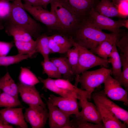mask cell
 Instances as JSON below:
<instances>
[{
	"label": "cell",
	"instance_id": "6da1fadb",
	"mask_svg": "<svg viewBox=\"0 0 128 128\" xmlns=\"http://www.w3.org/2000/svg\"><path fill=\"white\" fill-rule=\"evenodd\" d=\"M115 34L103 32L88 15L73 34L74 37L73 38L78 44L90 50L96 48L101 42Z\"/></svg>",
	"mask_w": 128,
	"mask_h": 128
},
{
	"label": "cell",
	"instance_id": "7a4b0ae2",
	"mask_svg": "<svg viewBox=\"0 0 128 128\" xmlns=\"http://www.w3.org/2000/svg\"><path fill=\"white\" fill-rule=\"evenodd\" d=\"M22 0H14L11 3L9 21L20 27L36 39L40 35L41 26L27 14Z\"/></svg>",
	"mask_w": 128,
	"mask_h": 128
},
{
	"label": "cell",
	"instance_id": "3957f363",
	"mask_svg": "<svg viewBox=\"0 0 128 128\" xmlns=\"http://www.w3.org/2000/svg\"><path fill=\"white\" fill-rule=\"evenodd\" d=\"M50 4V11L56 17L61 32L73 34L83 21L60 0H53Z\"/></svg>",
	"mask_w": 128,
	"mask_h": 128
},
{
	"label": "cell",
	"instance_id": "277c9868",
	"mask_svg": "<svg viewBox=\"0 0 128 128\" xmlns=\"http://www.w3.org/2000/svg\"><path fill=\"white\" fill-rule=\"evenodd\" d=\"M112 74V70L105 67L95 70L86 71L82 73L75 80L74 85L77 86L79 83L80 88L86 91L87 99H90L95 89L103 83L107 77Z\"/></svg>",
	"mask_w": 128,
	"mask_h": 128
},
{
	"label": "cell",
	"instance_id": "5b68a950",
	"mask_svg": "<svg viewBox=\"0 0 128 128\" xmlns=\"http://www.w3.org/2000/svg\"><path fill=\"white\" fill-rule=\"evenodd\" d=\"M73 45L78 48L79 59L77 66L74 73L75 80L83 72L92 67L99 66L107 67L109 63L107 59H103L95 55L90 50L77 44L72 37H69Z\"/></svg>",
	"mask_w": 128,
	"mask_h": 128
},
{
	"label": "cell",
	"instance_id": "8992f818",
	"mask_svg": "<svg viewBox=\"0 0 128 128\" xmlns=\"http://www.w3.org/2000/svg\"><path fill=\"white\" fill-rule=\"evenodd\" d=\"M23 5L26 11L35 19L44 24L51 30L61 32L59 22L53 12L42 7L33 6L24 3Z\"/></svg>",
	"mask_w": 128,
	"mask_h": 128
},
{
	"label": "cell",
	"instance_id": "52a82bcc",
	"mask_svg": "<svg viewBox=\"0 0 128 128\" xmlns=\"http://www.w3.org/2000/svg\"><path fill=\"white\" fill-rule=\"evenodd\" d=\"M89 15L94 23L101 30H105L112 33L120 34V27L124 26L128 28V19H119L115 21L110 17L102 15L92 8Z\"/></svg>",
	"mask_w": 128,
	"mask_h": 128
},
{
	"label": "cell",
	"instance_id": "ba28073f",
	"mask_svg": "<svg viewBox=\"0 0 128 128\" xmlns=\"http://www.w3.org/2000/svg\"><path fill=\"white\" fill-rule=\"evenodd\" d=\"M44 100L49 110L48 123L50 128H72L70 115L50 103L43 94L41 95Z\"/></svg>",
	"mask_w": 128,
	"mask_h": 128
},
{
	"label": "cell",
	"instance_id": "9c48e42d",
	"mask_svg": "<svg viewBox=\"0 0 128 128\" xmlns=\"http://www.w3.org/2000/svg\"><path fill=\"white\" fill-rule=\"evenodd\" d=\"M25 121L32 128H44L48 119L46 107L38 105H29L24 114Z\"/></svg>",
	"mask_w": 128,
	"mask_h": 128
},
{
	"label": "cell",
	"instance_id": "30bf717a",
	"mask_svg": "<svg viewBox=\"0 0 128 128\" xmlns=\"http://www.w3.org/2000/svg\"><path fill=\"white\" fill-rule=\"evenodd\" d=\"M91 98L94 102H98L102 105L128 126V111L109 99L104 91H94L91 94Z\"/></svg>",
	"mask_w": 128,
	"mask_h": 128
},
{
	"label": "cell",
	"instance_id": "8fae6325",
	"mask_svg": "<svg viewBox=\"0 0 128 128\" xmlns=\"http://www.w3.org/2000/svg\"><path fill=\"white\" fill-rule=\"evenodd\" d=\"M104 91L106 96L111 99L123 102L128 106V93L118 81L111 75L106 78L104 82Z\"/></svg>",
	"mask_w": 128,
	"mask_h": 128
},
{
	"label": "cell",
	"instance_id": "7c38bea8",
	"mask_svg": "<svg viewBox=\"0 0 128 128\" xmlns=\"http://www.w3.org/2000/svg\"><path fill=\"white\" fill-rule=\"evenodd\" d=\"M79 105L82 108L79 112L80 118L84 121L99 124H103L101 116L96 106L87 100L86 94L80 96Z\"/></svg>",
	"mask_w": 128,
	"mask_h": 128
},
{
	"label": "cell",
	"instance_id": "4fadbf2b",
	"mask_svg": "<svg viewBox=\"0 0 128 128\" xmlns=\"http://www.w3.org/2000/svg\"><path fill=\"white\" fill-rule=\"evenodd\" d=\"M77 99L74 97L66 98L58 97L51 94L48 100L53 105L69 115L74 114L78 118H80Z\"/></svg>",
	"mask_w": 128,
	"mask_h": 128
},
{
	"label": "cell",
	"instance_id": "5bb4252c",
	"mask_svg": "<svg viewBox=\"0 0 128 128\" xmlns=\"http://www.w3.org/2000/svg\"><path fill=\"white\" fill-rule=\"evenodd\" d=\"M60 0L83 21L98 3L96 0Z\"/></svg>",
	"mask_w": 128,
	"mask_h": 128
},
{
	"label": "cell",
	"instance_id": "9a60e30c",
	"mask_svg": "<svg viewBox=\"0 0 128 128\" xmlns=\"http://www.w3.org/2000/svg\"><path fill=\"white\" fill-rule=\"evenodd\" d=\"M23 108L7 107L0 110V119L5 123L21 128H28L25 121Z\"/></svg>",
	"mask_w": 128,
	"mask_h": 128
},
{
	"label": "cell",
	"instance_id": "2e32d148",
	"mask_svg": "<svg viewBox=\"0 0 128 128\" xmlns=\"http://www.w3.org/2000/svg\"><path fill=\"white\" fill-rule=\"evenodd\" d=\"M19 94L23 101L28 105H38L46 107L39 92L35 86H28L20 82L17 84Z\"/></svg>",
	"mask_w": 128,
	"mask_h": 128
},
{
	"label": "cell",
	"instance_id": "e0dca14e",
	"mask_svg": "<svg viewBox=\"0 0 128 128\" xmlns=\"http://www.w3.org/2000/svg\"><path fill=\"white\" fill-rule=\"evenodd\" d=\"M100 113L105 128H126L128 126L122 123L112 112L100 103L94 102Z\"/></svg>",
	"mask_w": 128,
	"mask_h": 128
},
{
	"label": "cell",
	"instance_id": "ac0fdd59",
	"mask_svg": "<svg viewBox=\"0 0 128 128\" xmlns=\"http://www.w3.org/2000/svg\"><path fill=\"white\" fill-rule=\"evenodd\" d=\"M94 9L100 14L108 17H126L119 12L117 7L111 0H101Z\"/></svg>",
	"mask_w": 128,
	"mask_h": 128
},
{
	"label": "cell",
	"instance_id": "d6986e66",
	"mask_svg": "<svg viewBox=\"0 0 128 128\" xmlns=\"http://www.w3.org/2000/svg\"><path fill=\"white\" fill-rule=\"evenodd\" d=\"M120 35L115 33L112 37L100 43L96 48L90 50L93 53L97 54L99 57L107 59L112 50L113 45Z\"/></svg>",
	"mask_w": 128,
	"mask_h": 128
},
{
	"label": "cell",
	"instance_id": "ffe728a7",
	"mask_svg": "<svg viewBox=\"0 0 128 128\" xmlns=\"http://www.w3.org/2000/svg\"><path fill=\"white\" fill-rule=\"evenodd\" d=\"M38 78L40 82L43 84L44 89L49 90L64 97H74L79 100L80 99V96L75 92L57 86L55 84L54 79L48 77L46 79H43L39 76Z\"/></svg>",
	"mask_w": 128,
	"mask_h": 128
},
{
	"label": "cell",
	"instance_id": "44dd1931",
	"mask_svg": "<svg viewBox=\"0 0 128 128\" xmlns=\"http://www.w3.org/2000/svg\"><path fill=\"white\" fill-rule=\"evenodd\" d=\"M51 61L57 67L61 75H63L64 79L70 82L73 80L75 75L68 58L64 57H54L51 59Z\"/></svg>",
	"mask_w": 128,
	"mask_h": 128
},
{
	"label": "cell",
	"instance_id": "7402d4cb",
	"mask_svg": "<svg viewBox=\"0 0 128 128\" xmlns=\"http://www.w3.org/2000/svg\"><path fill=\"white\" fill-rule=\"evenodd\" d=\"M0 89L3 92L18 99V87L8 70L3 77L0 78Z\"/></svg>",
	"mask_w": 128,
	"mask_h": 128
},
{
	"label": "cell",
	"instance_id": "603a6c76",
	"mask_svg": "<svg viewBox=\"0 0 128 128\" xmlns=\"http://www.w3.org/2000/svg\"><path fill=\"white\" fill-rule=\"evenodd\" d=\"M6 29L9 35L13 37L15 41H29L34 40L31 35L20 27L9 21Z\"/></svg>",
	"mask_w": 128,
	"mask_h": 128
},
{
	"label": "cell",
	"instance_id": "cb8c5ba5",
	"mask_svg": "<svg viewBox=\"0 0 128 128\" xmlns=\"http://www.w3.org/2000/svg\"><path fill=\"white\" fill-rule=\"evenodd\" d=\"M116 42L114 44L112 51L107 59L108 63L112 66V74L115 79L120 76L122 71V66L121 59Z\"/></svg>",
	"mask_w": 128,
	"mask_h": 128
},
{
	"label": "cell",
	"instance_id": "d4e9b609",
	"mask_svg": "<svg viewBox=\"0 0 128 128\" xmlns=\"http://www.w3.org/2000/svg\"><path fill=\"white\" fill-rule=\"evenodd\" d=\"M122 69L119 77L116 79L125 89L128 91V53L120 52L119 54Z\"/></svg>",
	"mask_w": 128,
	"mask_h": 128
},
{
	"label": "cell",
	"instance_id": "484cf974",
	"mask_svg": "<svg viewBox=\"0 0 128 128\" xmlns=\"http://www.w3.org/2000/svg\"><path fill=\"white\" fill-rule=\"evenodd\" d=\"M37 53H40L44 58V61L49 60L50 53L49 45V36L45 34L41 35L36 40Z\"/></svg>",
	"mask_w": 128,
	"mask_h": 128
},
{
	"label": "cell",
	"instance_id": "4316f807",
	"mask_svg": "<svg viewBox=\"0 0 128 128\" xmlns=\"http://www.w3.org/2000/svg\"><path fill=\"white\" fill-rule=\"evenodd\" d=\"M15 44L18 54L28 55L32 57L34 54L37 53L36 40L29 41H15Z\"/></svg>",
	"mask_w": 128,
	"mask_h": 128
},
{
	"label": "cell",
	"instance_id": "83f0119b",
	"mask_svg": "<svg viewBox=\"0 0 128 128\" xmlns=\"http://www.w3.org/2000/svg\"><path fill=\"white\" fill-rule=\"evenodd\" d=\"M20 82L24 85L35 86L40 82L35 74L28 68L21 67L19 77Z\"/></svg>",
	"mask_w": 128,
	"mask_h": 128
},
{
	"label": "cell",
	"instance_id": "f1b7e54d",
	"mask_svg": "<svg viewBox=\"0 0 128 128\" xmlns=\"http://www.w3.org/2000/svg\"><path fill=\"white\" fill-rule=\"evenodd\" d=\"M21 106L19 99L4 92L0 93V107H15Z\"/></svg>",
	"mask_w": 128,
	"mask_h": 128
},
{
	"label": "cell",
	"instance_id": "f546056e",
	"mask_svg": "<svg viewBox=\"0 0 128 128\" xmlns=\"http://www.w3.org/2000/svg\"><path fill=\"white\" fill-rule=\"evenodd\" d=\"M54 81L55 84L58 87L73 92L80 96L82 95L87 94L85 90L78 88L77 86L72 84L68 80L60 78L54 79Z\"/></svg>",
	"mask_w": 128,
	"mask_h": 128
},
{
	"label": "cell",
	"instance_id": "4dcf8cb0",
	"mask_svg": "<svg viewBox=\"0 0 128 128\" xmlns=\"http://www.w3.org/2000/svg\"><path fill=\"white\" fill-rule=\"evenodd\" d=\"M31 57L28 55L18 53L12 56H0V66H7L17 63Z\"/></svg>",
	"mask_w": 128,
	"mask_h": 128
},
{
	"label": "cell",
	"instance_id": "1f68e13d",
	"mask_svg": "<svg viewBox=\"0 0 128 128\" xmlns=\"http://www.w3.org/2000/svg\"><path fill=\"white\" fill-rule=\"evenodd\" d=\"M43 71L48 77L60 78L62 75L59 72L57 67L51 61H43L41 62Z\"/></svg>",
	"mask_w": 128,
	"mask_h": 128
},
{
	"label": "cell",
	"instance_id": "d6a6232c",
	"mask_svg": "<svg viewBox=\"0 0 128 128\" xmlns=\"http://www.w3.org/2000/svg\"><path fill=\"white\" fill-rule=\"evenodd\" d=\"M51 36L58 45L67 51L73 46L69 37L68 38L64 35L56 34Z\"/></svg>",
	"mask_w": 128,
	"mask_h": 128
},
{
	"label": "cell",
	"instance_id": "836d02e7",
	"mask_svg": "<svg viewBox=\"0 0 128 128\" xmlns=\"http://www.w3.org/2000/svg\"><path fill=\"white\" fill-rule=\"evenodd\" d=\"M73 46L74 47L69 49L67 53L69 62L74 74L78 63L79 52L77 47L74 45Z\"/></svg>",
	"mask_w": 128,
	"mask_h": 128
},
{
	"label": "cell",
	"instance_id": "e575fe53",
	"mask_svg": "<svg viewBox=\"0 0 128 128\" xmlns=\"http://www.w3.org/2000/svg\"><path fill=\"white\" fill-rule=\"evenodd\" d=\"M72 128H104L103 124H94L83 120L80 118L75 116L74 119L71 120Z\"/></svg>",
	"mask_w": 128,
	"mask_h": 128
},
{
	"label": "cell",
	"instance_id": "d590c367",
	"mask_svg": "<svg viewBox=\"0 0 128 128\" xmlns=\"http://www.w3.org/2000/svg\"><path fill=\"white\" fill-rule=\"evenodd\" d=\"M11 9V3L7 0H0V19H8Z\"/></svg>",
	"mask_w": 128,
	"mask_h": 128
},
{
	"label": "cell",
	"instance_id": "8d00e7d4",
	"mask_svg": "<svg viewBox=\"0 0 128 128\" xmlns=\"http://www.w3.org/2000/svg\"><path fill=\"white\" fill-rule=\"evenodd\" d=\"M115 44L116 46L120 50L121 52L123 53L128 51V33L124 34L120 40L118 38Z\"/></svg>",
	"mask_w": 128,
	"mask_h": 128
},
{
	"label": "cell",
	"instance_id": "74e56055",
	"mask_svg": "<svg viewBox=\"0 0 128 128\" xmlns=\"http://www.w3.org/2000/svg\"><path fill=\"white\" fill-rule=\"evenodd\" d=\"M49 45L50 53H64L67 51L58 45L50 36H49Z\"/></svg>",
	"mask_w": 128,
	"mask_h": 128
},
{
	"label": "cell",
	"instance_id": "f35d334b",
	"mask_svg": "<svg viewBox=\"0 0 128 128\" xmlns=\"http://www.w3.org/2000/svg\"><path fill=\"white\" fill-rule=\"evenodd\" d=\"M13 46L12 42L0 41V56L6 55Z\"/></svg>",
	"mask_w": 128,
	"mask_h": 128
},
{
	"label": "cell",
	"instance_id": "ab89813d",
	"mask_svg": "<svg viewBox=\"0 0 128 128\" xmlns=\"http://www.w3.org/2000/svg\"><path fill=\"white\" fill-rule=\"evenodd\" d=\"M128 1L120 2L117 6L119 12L126 17L128 16Z\"/></svg>",
	"mask_w": 128,
	"mask_h": 128
},
{
	"label": "cell",
	"instance_id": "60d3db41",
	"mask_svg": "<svg viewBox=\"0 0 128 128\" xmlns=\"http://www.w3.org/2000/svg\"><path fill=\"white\" fill-rule=\"evenodd\" d=\"M24 4L34 6L40 7L43 8L40 0H22Z\"/></svg>",
	"mask_w": 128,
	"mask_h": 128
},
{
	"label": "cell",
	"instance_id": "b9f144b4",
	"mask_svg": "<svg viewBox=\"0 0 128 128\" xmlns=\"http://www.w3.org/2000/svg\"><path fill=\"white\" fill-rule=\"evenodd\" d=\"M14 127L10 124L7 123L0 119V128H13Z\"/></svg>",
	"mask_w": 128,
	"mask_h": 128
},
{
	"label": "cell",
	"instance_id": "7bdbcfd3",
	"mask_svg": "<svg viewBox=\"0 0 128 128\" xmlns=\"http://www.w3.org/2000/svg\"><path fill=\"white\" fill-rule=\"evenodd\" d=\"M53 0H40L43 6V8L46 9L47 6Z\"/></svg>",
	"mask_w": 128,
	"mask_h": 128
},
{
	"label": "cell",
	"instance_id": "ee69618b",
	"mask_svg": "<svg viewBox=\"0 0 128 128\" xmlns=\"http://www.w3.org/2000/svg\"><path fill=\"white\" fill-rule=\"evenodd\" d=\"M113 3L116 6L121 1H128V0H111Z\"/></svg>",
	"mask_w": 128,
	"mask_h": 128
}]
</instances>
